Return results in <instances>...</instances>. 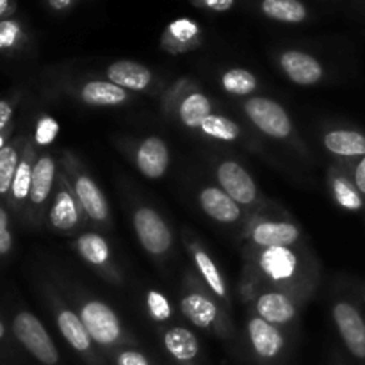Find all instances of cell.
<instances>
[{
  "label": "cell",
  "mask_w": 365,
  "mask_h": 365,
  "mask_svg": "<svg viewBox=\"0 0 365 365\" xmlns=\"http://www.w3.org/2000/svg\"><path fill=\"white\" fill-rule=\"evenodd\" d=\"M319 282V269L310 253L296 246L255 248L248 246L245 255L239 296L246 303L267 291L285 292L309 302Z\"/></svg>",
  "instance_id": "6da1fadb"
},
{
  "label": "cell",
  "mask_w": 365,
  "mask_h": 365,
  "mask_svg": "<svg viewBox=\"0 0 365 365\" xmlns=\"http://www.w3.org/2000/svg\"><path fill=\"white\" fill-rule=\"evenodd\" d=\"M180 312L191 324L216 337L230 339L234 334L230 312L195 274H185L180 291Z\"/></svg>",
  "instance_id": "7a4b0ae2"
},
{
  "label": "cell",
  "mask_w": 365,
  "mask_h": 365,
  "mask_svg": "<svg viewBox=\"0 0 365 365\" xmlns=\"http://www.w3.org/2000/svg\"><path fill=\"white\" fill-rule=\"evenodd\" d=\"M78 316L93 342L110 355L118 349L135 344L134 337L125 330L118 314L107 303L93 298L82 299L78 305Z\"/></svg>",
  "instance_id": "3957f363"
},
{
  "label": "cell",
  "mask_w": 365,
  "mask_h": 365,
  "mask_svg": "<svg viewBox=\"0 0 365 365\" xmlns=\"http://www.w3.org/2000/svg\"><path fill=\"white\" fill-rule=\"evenodd\" d=\"M163 110L189 130H200L203 121L214 114L212 102L189 78L173 82L163 95Z\"/></svg>",
  "instance_id": "277c9868"
},
{
  "label": "cell",
  "mask_w": 365,
  "mask_h": 365,
  "mask_svg": "<svg viewBox=\"0 0 365 365\" xmlns=\"http://www.w3.org/2000/svg\"><path fill=\"white\" fill-rule=\"evenodd\" d=\"M61 166L66 177L70 178L71 187H73L75 195H77L78 202H81L82 209H84L88 221L93 225H98L102 228H109L110 225V210L109 203H107L106 196H103L102 189L98 187L91 175L86 171L81 160L70 152H64L61 157Z\"/></svg>",
  "instance_id": "5b68a950"
},
{
  "label": "cell",
  "mask_w": 365,
  "mask_h": 365,
  "mask_svg": "<svg viewBox=\"0 0 365 365\" xmlns=\"http://www.w3.org/2000/svg\"><path fill=\"white\" fill-rule=\"evenodd\" d=\"M242 110H245V116L252 121L253 127L262 132L264 135L278 139V141L292 143L296 148L303 150V143L296 135L291 116L285 107L274 102L273 98L252 96L242 103Z\"/></svg>",
  "instance_id": "8992f818"
},
{
  "label": "cell",
  "mask_w": 365,
  "mask_h": 365,
  "mask_svg": "<svg viewBox=\"0 0 365 365\" xmlns=\"http://www.w3.org/2000/svg\"><path fill=\"white\" fill-rule=\"evenodd\" d=\"M216 178L220 187L242 209H252L255 212L267 205L252 175L235 160H221L216 166Z\"/></svg>",
  "instance_id": "52a82bcc"
},
{
  "label": "cell",
  "mask_w": 365,
  "mask_h": 365,
  "mask_svg": "<svg viewBox=\"0 0 365 365\" xmlns=\"http://www.w3.org/2000/svg\"><path fill=\"white\" fill-rule=\"evenodd\" d=\"M88 216L71 187L70 178L64 171L57 173V189L52 196L48 209V223L50 227L61 234H70L78 230L82 225H86Z\"/></svg>",
  "instance_id": "ba28073f"
},
{
  "label": "cell",
  "mask_w": 365,
  "mask_h": 365,
  "mask_svg": "<svg viewBox=\"0 0 365 365\" xmlns=\"http://www.w3.org/2000/svg\"><path fill=\"white\" fill-rule=\"evenodd\" d=\"M242 235L248 241V246H255V248L298 246L302 242V230L298 225L262 216H250Z\"/></svg>",
  "instance_id": "9c48e42d"
},
{
  "label": "cell",
  "mask_w": 365,
  "mask_h": 365,
  "mask_svg": "<svg viewBox=\"0 0 365 365\" xmlns=\"http://www.w3.org/2000/svg\"><path fill=\"white\" fill-rule=\"evenodd\" d=\"M14 337L43 365L59 364V351L41 321L31 312H18L13 321Z\"/></svg>",
  "instance_id": "30bf717a"
},
{
  "label": "cell",
  "mask_w": 365,
  "mask_h": 365,
  "mask_svg": "<svg viewBox=\"0 0 365 365\" xmlns=\"http://www.w3.org/2000/svg\"><path fill=\"white\" fill-rule=\"evenodd\" d=\"M132 225H134L135 237L146 253L155 259H163L170 253L173 246V234L155 209L146 205L138 207L132 216Z\"/></svg>",
  "instance_id": "8fae6325"
},
{
  "label": "cell",
  "mask_w": 365,
  "mask_h": 365,
  "mask_svg": "<svg viewBox=\"0 0 365 365\" xmlns=\"http://www.w3.org/2000/svg\"><path fill=\"white\" fill-rule=\"evenodd\" d=\"M246 335L253 356L264 365L278 364L287 351V337L280 327L253 314L246 324Z\"/></svg>",
  "instance_id": "7c38bea8"
},
{
  "label": "cell",
  "mask_w": 365,
  "mask_h": 365,
  "mask_svg": "<svg viewBox=\"0 0 365 365\" xmlns=\"http://www.w3.org/2000/svg\"><path fill=\"white\" fill-rule=\"evenodd\" d=\"M75 250L78 257L103 280L114 285H120L123 282V274L114 260L109 242L98 232H84L78 235L75 239Z\"/></svg>",
  "instance_id": "4fadbf2b"
},
{
  "label": "cell",
  "mask_w": 365,
  "mask_h": 365,
  "mask_svg": "<svg viewBox=\"0 0 365 365\" xmlns=\"http://www.w3.org/2000/svg\"><path fill=\"white\" fill-rule=\"evenodd\" d=\"M56 321L57 328H59L64 341L70 344V348L73 349L81 359H84L86 364L106 365L102 356L96 351V344L93 342L91 335L88 334V330H86L84 323H82L81 316H78L77 312H73V310L68 309V307L64 305H57Z\"/></svg>",
  "instance_id": "5bb4252c"
},
{
  "label": "cell",
  "mask_w": 365,
  "mask_h": 365,
  "mask_svg": "<svg viewBox=\"0 0 365 365\" xmlns=\"http://www.w3.org/2000/svg\"><path fill=\"white\" fill-rule=\"evenodd\" d=\"M252 310L255 316L262 317L267 323L274 324V327H291L299 316V310L305 305L299 298L285 292H260L255 298L250 302Z\"/></svg>",
  "instance_id": "9a60e30c"
},
{
  "label": "cell",
  "mask_w": 365,
  "mask_h": 365,
  "mask_svg": "<svg viewBox=\"0 0 365 365\" xmlns=\"http://www.w3.org/2000/svg\"><path fill=\"white\" fill-rule=\"evenodd\" d=\"M331 316L346 349L356 360H365V319L359 307L342 299L334 305Z\"/></svg>",
  "instance_id": "2e32d148"
},
{
  "label": "cell",
  "mask_w": 365,
  "mask_h": 365,
  "mask_svg": "<svg viewBox=\"0 0 365 365\" xmlns=\"http://www.w3.org/2000/svg\"><path fill=\"white\" fill-rule=\"evenodd\" d=\"M159 45L170 56L192 52L203 45L202 25L187 16L175 18L164 27Z\"/></svg>",
  "instance_id": "e0dca14e"
},
{
  "label": "cell",
  "mask_w": 365,
  "mask_h": 365,
  "mask_svg": "<svg viewBox=\"0 0 365 365\" xmlns=\"http://www.w3.org/2000/svg\"><path fill=\"white\" fill-rule=\"evenodd\" d=\"M278 64L291 82L298 86H316L323 81L324 68L317 57L298 48L278 53Z\"/></svg>",
  "instance_id": "ac0fdd59"
},
{
  "label": "cell",
  "mask_w": 365,
  "mask_h": 365,
  "mask_svg": "<svg viewBox=\"0 0 365 365\" xmlns=\"http://www.w3.org/2000/svg\"><path fill=\"white\" fill-rule=\"evenodd\" d=\"M57 177V163L50 153H41L36 157L34 170H32V184L31 195H29V205L32 214L43 216L48 200H52L53 182Z\"/></svg>",
  "instance_id": "d6986e66"
},
{
  "label": "cell",
  "mask_w": 365,
  "mask_h": 365,
  "mask_svg": "<svg viewBox=\"0 0 365 365\" xmlns=\"http://www.w3.org/2000/svg\"><path fill=\"white\" fill-rule=\"evenodd\" d=\"M134 160L138 170L146 178L155 180L163 177L170 168V148L163 138L150 135L135 146Z\"/></svg>",
  "instance_id": "ffe728a7"
},
{
  "label": "cell",
  "mask_w": 365,
  "mask_h": 365,
  "mask_svg": "<svg viewBox=\"0 0 365 365\" xmlns=\"http://www.w3.org/2000/svg\"><path fill=\"white\" fill-rule=\"evenodd\" d=\"M198 202L203 212L221 225H235L245 217V209L221 187H203L198 195Z\"/></svg>",
  "instance_id": "44dd1931"
},
{
  "label": "cell",
  "mask_w": 365,
  "mask_h": 365,
  "mask_svg": "<svg viewBox=\"0 0 365 365\" xmlns=\"http://www.w3.org/2000/svg\"><path fill=\"white\" fill-rule=\"evenodd\" d=\"M163 344L177 365H198L202 344L195 331L185 327H171L164 331Z\"/></svg>",
  "instance_id": "7402d4cb"
},
{
  "label": "cell",
  "mask_w": 365,
  "mask_h": 365,
  "mask_svg": "<svg viewBox=\"0 0 365 365\" xmlns=\"http://www.w3.org/2000/svg\"><path fill=\"white\" fill-rule=\"evenodd\" d=\"M107 81L127 91H148L155 82V75L148 66L135 61H114L106 70Z\"/></svg>",
  "instance_id": "603a6c76"
},
{
  "label": "cell",
  "mask_w": 365,
  "mask_h": 365,
  "mask_svg": "<svg viewBox=\"0 0 365 365\" xmlns=\"http://www.w3.org/2000/svg\"><path fill=\"white\" fill-rule=\"evenodd\" d=\"M187 250L189 253H191V259L192 262H195L196 271H198V274L202 277V282L207 285V289L223 303V307L230 309V296H228L227 280L223 278L221 271L217 269L212 257L207 253V250L203 248L198 241H189Z\"/></svg>",
  "instance_id": "cb8c5ba5"
},
{
  "label": "cell",
  "mask_w": 365,
  "mask_h": 365,
  "mask_svg": "<svg viewBox=\"0 0 365 365\" xmlns=\"http://www.w3.org/2000/svg\"><path fill=\"white\" fill-rule=\"evenodd\" d=\"M323 145L344 163L365 157V134L353 128H331L323 134Z\"/></svg>",
  "instance_id": "d4e9b609"
},
{
  "label": "cell",
  "mask_w": 365,
  "mask_h": 365,
  "mask_svg": "<svg viewBox=\"0 0 365 365\" xmlns=\"http://www.w3.org/2000/svg\"><path fill=\"white\" fill-rule=\"evenodd\" d=\"M264 18L287 25H299L310 20V7L303 0H250Z\"/></svg>",
  "instance_id": "484cf974"
},
{
  "label": "cell",
  "mask_w": 365,
  "mask_h": 365,
  "mask_svg": "<svg viewBox=\"0 0 365 365\" xmlns=\"http://www.w3.org/2000/svg\"><path fill=\"white\" fill-rule=\"evenodd\" d=\"M78 98L86 106L118 107L130 102L132 95L130 91L113 84L110 81H89L78 88Z\"/></svg>",
  "instance_id": "4316f807"
},
{
  "label": "cell",
  "mask_w": 365,
  "mask_h": 365,
  "mask_svg": "<svg viewBox=\"0 0 365 365\" xmlns=\"http://www.w3.org/2000/svg\"><path fill=\"white\" fill-rule=\"evenodd\" d=\"M328 184H330L331 196H334L335 203H337L341 209L348 210V212H359L364 210L365 200L360 195L359 187L353 182L351 175L348 173V170H342V168L334 166L328 173Z\"/></svg>",
  "instance_id": "83f0119b"
},
{
  "label": "cell",
  "mask_w": 365,
  "mask_h": 365,
  "mask_svg": "<svg viewBox=\"0 0 365 365\" xmlns=\"http://www.w3.org/2000/svg\"><path fill=\"white\" fill-rule=\"evenodd\" d=\"M34 163H36L34 145H32V143H27L24 150V155H21L20 159V164H18L16 173H14L13 185H11V198H13V202L18 203V205L29 202Z\"/></svg>",
  "instance_id": "f1b7e54d"
},
{
  "label": "cell",
  "mask_w": 365,
  "mask_h": 365,
  "mask_svg": "<svg viewBox=\"0 0 365 365\" xmlns=\"http://www.w3.org/2000/svg\"><path fill=\"white\" fill-rule=\"evenodd\" d=\"M200 134L221 143H234L241 138V127L223 114H210L200 127Z\"/></svg>",
  "instance_id": "f546056e"
},
{
  "label": "cell",
  "mask_w": 365,
  "mask_h": 365,
  "mask_svg": "<svg viewBox=\"0 0 365 365\" xmlns=\"http://www.w3.org/2000/svg\"><path fill=\"white\" fill-rule=\"evenodd\" d=\"M221 86L234 96H250L259 88V78L246 68H230L221 75Z\"/></svg>",
  "instance_id": "4dcf8cb0"
},
{
  "label": "cell",
  "mask_w": 365,
  "mask_h": 365,
  "mask_svg": "<svg viewBox=\"0 0 365 365\" xmlns=\"http://www.w3.org/2000/svg\"><path fill=\"white\" fill-rule=\"evenodd\" d=\"M20 159L21 155L16 145H6L0 150V196L11 192V185H13Z\"/></svg>",
  "instance_id": "1f68e13d"
},
{
  "label": "cell",
  "mask_w": 365,
  "mask_h": 365,
  "mask_svg": "<svg viewBox=\"0 0 365 365\" xmlns=\"http://www.w3.org/2000/svg\"><path fill=\"white\" fill-rule=\"evenodd\" d=\"M24 25L14 18L0 20V50H16L24 45Z\"/></svg>",
  "instance_id": "d6a6232c"
},
{
  "label": "cell",
  "mask_w": 365,
  "mask_h": 365,
  "mask_svg": "<svg viewBox=\"0 0 365 365\" xmlns=\"http://www.w3.org/2000/svg\"><path fill=\"white\" fill-rule=\"evenodd\" d=\"M146 310L155 323H166L173 317V305L170 299L159 291L146 292Z\"/></svg>",
  "instance_id": "836d02e7"
},
{
  "label": "cell",
  "mask_w": 365,
  "mask_h": 365,
  "mask_svg": "<svg viewBox=\"0 0 365 365\" xmlns=\"http://www.w3.org/2000/svg\"><path fill=\"white\" fill-rule=\"evenodd\" d=\"M59 134V123L52 116H41L38 120L34 132V141L39 146H48L56 141Z\"/></svg>",
  "instance_id": "e575fe53"
},
{
  "label": "cell",
  "mask_w": 365,
  "mask_h": 365,
  "mask_svg": "<svg viewBox=\"0 0 365 365\" xmlns=\"http://www.w3.org/2000/svg\"><path fill=\"white\" fill-rule=\"evenodd\" d=\"M114 365H152L148 356L143 351L132 348H121L113 353Z\"/></svg>",
  "instance_id": "d590c367"
},
{
  "label": "cell",
  "mask_w": 365,
  "mask_h": 365,
  "mask_svg": "<svg viewBox=\"0 0 365 365\" xmlns=\"http://www.w3.org/2000/svg\"><path fill=\"white\" fill-rule=\"evenodd\" d=\"M196 9L207 11V13L223 14L237 6V0H189Z\"/></svg>",
  "instance_id": "8d00e7d4"
},
{
  "label": "cell",
  "mask_w": 365,
  "mask_h": 365,
  "mask_svg": "<svg viewBox=\"0 0 365 365\" xmlns=\"http://www.w3.org/2000/svg\"><path fill=\"white\" fill-rule=\"evenodd\" d=\"M346 168H348V173L351 175L353 182H355L360 195H362L365 200V157L351 160V163H346Z\"/></svg>",
  "instance_id": "74e56055"
},
{
  "label": "cell",
  "mask_w": 365,
  "mask_h": 365,
  "mask_svg": "<svg viewBox=\"0 0 365 365\" xmlns=\"http://www.w3.org/2000/svg\"><path fill=\"white\" fill-rule=\"evenodd\" d=\"M13 246V237L9 232V220H7V212L0 207V255H7Z\"/></svg>",
  "instance_id": "f35d334b"
},
{
  "label": "cell",
  "mask_w": 365,
  "mask_h": 365,
  "mask_svg": "<svg viewBox=\"0 0 365 365\" xmlns=\"http://www.w3.org/2000/svg\"><path fill=\"white\" fill-rule=\"evenodd\" d=\"M81 2H84V0H45V6L48 7L52 13L63 14L71 11L73 7H77Z\"/></svg>",
  "instance_id": "ab89813d"
},
{
  "label": "cell",
  "mask_w": 365,
  "mask_h": 365,
  "mask_svg": "<svg viewBox=\"0 0 365 365\" xmlns=\"http://www.w3.org/2000/svg\"><path fill=\"white\" fill-rule=\"evenodd\" d=\"M13 120V106L7 100H0V132L6 130Z\"/></svg>",
  "instance_id": "60d3db41"
},
{
  "label": "cell",
  "mask_w": 365,
  "mask_h": 365,
  "mask_svg": "<svg viewBox=\"0 0 365 365\" xmlns=\"http://www.w3.org/2000/svg\"><path fill=\"white\" fill-rule=\"evenodd\" d=\"M13 0H0V18L9 14L11 11H13Z\"/></svg>",
  "instance_id": "b9f144b4"
},
{
  "label": "cell",
  "mask_w": 365,
  "mask_h": 365,
  "mask_svg": "<svg viewBox=\"0 0 365 365\" xmlns=\"http://www.w3.org/2000/svg\"><path fill=\"white\" fill-rule=\"evenodd\" d=\"M4 334H6V327H4V323L0 321V339L4 337Z\"/></svg>",
  "instance_id": "7bdbcfd3"
},
{
  "label": "cell",
  "mask_w": 365,
  "mask_h": 365,
  "mask_svg": "<svg viewBox=\"0 0 365 365\" xmlns=\"http://www.w3.org/2000/svg\"><path fill=\"white\" fill-rule=\"evenodd\" d=\"M364 2H365V0H364Z\"/></svg>",
  "instance_id": "ee69618b"
}]
</instances>
